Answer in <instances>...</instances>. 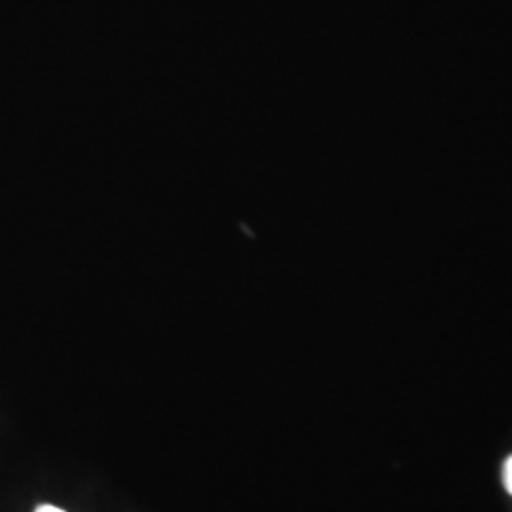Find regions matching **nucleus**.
Instances as JSON below:
<instances>
[{
  "label": "nucleus",
  "instance_id": "obj_1",
  "mask_svg": "<svg viewBox=\"0 0 512 512\" xmlns=\"http://www.w3.org/2000/svg\"><path fill=\"white\" fill-rule=\"evenodd\" d=\"M503 486L512 495V456L503 463Z\"/></svg>",
  "mask_w": 512,
  "mask_h": 512
},
{
  "label": "nucleus",
  "instance_id": "obj_2",
  "mask_svg": "<svg viewBox=\"0 0 512 512\" xmlns=\"http://www.w3.org/2000/svg\"><path fill=\"white\" fill-rule=\"evenodd\" d=\"M35 512H65L63 509H59V507H54V505H42V507H38Z\"/></svg>",
  "mask_w": 512,
  "mask_h": 512
}]
</instances>
